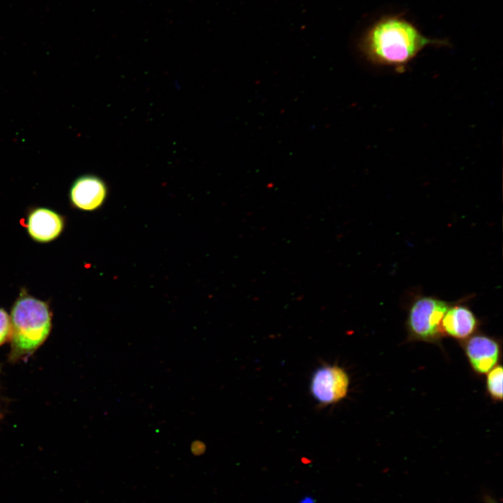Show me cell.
I'll list each match as a JSON object with an SVG mask.
<instances>
[{"label": "cell", "instance_id": "30bf717a", "mask_svg": "<svg viewBox=\"0 0 503 503\" xmlns=\"http://www.w3.org/2000/svg\"><path fill=\"white\" fill-rule=\"evenodd\" d=\"M10 336V321L8 313L0 308V345L8 340Z\"/></svg>", "mask_w": 503, "mask_h": 503}, {"label": "cell", "instance_id": "9c48e42d", "mask_svg": "<svg viewBox=\"0 0 503 503\" xmlns=\"http://www.w3.org/2000/svg\"><path fill=\"white\" fill-rule=\"evenodd\" d=\"M486 374V389L488 395L494 402H502L503 376L502 365L497 364Z\"/></svg>", "mask_w": 503, "mask_h": 503}, {"label": "cell", "instance_id": "6da1fadb", "mask_svg": "<svg viewBox=\"0 0 503 503\" xmlns=\"http://www.w3.org/2000/svg\"><path fill=\"white\" fill-rule=\"evenodd\" d=\"M446 44V40L425 36L405 17L389 15L381 17L366 29L357 46L371 64L391 66L402 72L425 47Z\"/></svg>", "mask_w": 503, "mask_h": 503}, {"label": "cell", "instance_id": "5b68a950", "mask_svg": "<svg viewBox=\"0 0 503 503\" xmlns=\"http://www.w3.org/2000/svg\"><path fill=\"white\" fill-rule=\"evenodd\" d=\"M22 224L33 241L45 244L57 240L62 234L66 219L52 208L38 206L28 210Z\"/></svg>", "mask_w": 503, "mask_h": 503}, {"label": "cell", "instance_id": "7c38bea8", "mask_svg": "<svg viewBox=\"0 0 503 503\" xmlns=\"http://www.w3.org/2000/svg\"><path fill=\"white\" fill-rule=\"evenodd\" d=\"M493 503H495V502H493Z\"/></svg>", "mask_w": 503, "mask_h": 503}, {"label": "cell", "instance_id": "8992f818", "mask_svg": "<svg viewBox=\"0 0 503 503\" xmlns=\"http://www.w3.org/2000/svg\"><path fill=\"white\" fill-rule=\"evenodd\" d=\"M460 344L472 370L476 374H486L499 363L501 344L495 337L476 333L460 342Z\"/></svg>", "mask_w": 503, "mask_h": 503}, {"label": "cell", "instance_id": "277c9868", "mask_svg": "<svg viewBox=\"0 0 503 503\" xmlns=\"http://www.w3.org/2000/svg\"><path fill=\"white\" fill-rule=\"evenodd\" d=\"M349 377L344 369L337 365H323L313 373L310 392L322 405L337 403L344 399L349 388Z\"/></svg>", "mask_w": 503, "mask_h": 503}, {"label": "cell", "instance_id": "8fae6325", "mask_svg": "<svg viewBox=\"0 0 503 503\" xmlns=\"http://www.w3.org/2000/svg\"><path fill=\"white\" fill-rule=\"evenodd\" d=\"M298 503H317L314 497L309 495L302 496Z\"/></svg>", "mask_w": 503, "mask_h": 503}, {"label": "cell", "instance_id": "ba28073f", "mask_svg": "<svg viewBox=\"0 0 503 503\" xmlns=\"http://www.w3.org/2000/svg\"><path fill=\"white\" fill-rule=\"evenodd\" d=\"M479 326V319L462 302L451 303L441 323L444 337H450L460 342L477 333Z\"/></svg>", "mask_w": 503, "mask_h": 503}, {"label": "cell", "instance_id": "3957f363", "mask_svg": "<svg viewBox=\"0 0 503 503\" xmlns=\"http://www.w3.org/2000/svg\"><path fill=\"white\" fill-rule=\"evenodd\" d=\"M451 302L439 298L418 295L409 305L405 328L407 340L440 344L444 337L441 323Z\"/></svg>", "mask_w": 503, "mask_h": 503}, {"label": "cell", "instance_id": "7a4b0ae2", "mask_svg": "<svg viewBox=\"0 0 503 503\" xmlns=\"http://www.w3.org/2000/svg\"><path fill=\"white\" fill-rule=\"evenodd\" d=\"M11 358L31 354L48 337L52 313L47 302L29 294L24 288L13 305L10 316Z\"/></svg>", "mask_w": 503, "mask_h": 503}, {"label": "cell", "instance_id": "52a82bcc", "mask_svg": "<svg viewBox=\"0 0 503 503\" xmlns=\"http://www.w3.org/2000/svg\"><path fill=\"white\" fill-rule=\"evenodd\" d=\"M104 181L96 175H82L72 183L68 198L71 206L77 210L92 212L102 206L107 196Z\"/></svg>", "mask_w": 503, "mask_h": 503}]
</instances>
